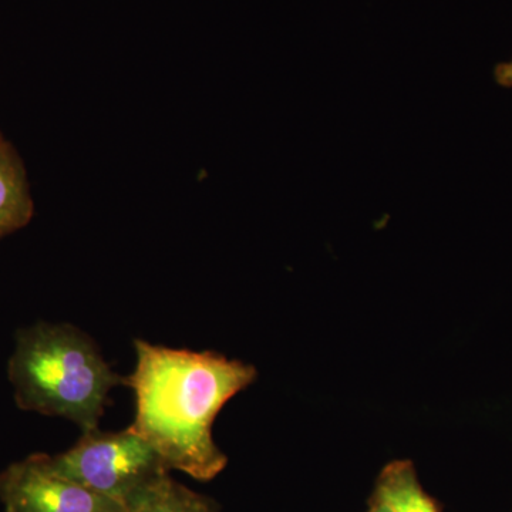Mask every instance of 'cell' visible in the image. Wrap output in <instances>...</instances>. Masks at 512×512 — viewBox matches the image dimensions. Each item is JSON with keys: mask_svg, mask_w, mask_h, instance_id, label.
<instances>
[{"mask_svg": "<svg viewBox=\"0 0 512 512\" xmlns=\"http://www.w3.org/2000/svg\"><path fill=\"white\" fill-rule=\"evenodd\" d=\"M375 503L390 512H439L409 461H396L384 468L377 481Z\"/></svg>", "mask_w": 512, "mask_h": 512, "instance_id": "obj_6", "label": "cell"}, {"mask_svg": "<svg viewBox=\"0 0 512 512\" xmlns=\"http://www.w3.org/2000/svg\"><path fill=\"white\" fill-rule=\"evenodd\" d=\"M56 473L121 505L170 473L163 458L128 427L123 431H86L70 450L49 456Z\"/></svg>", "mask_w": 512, "mask_h": 512, "instance_id": "obj_3", "label": "cell"}, {"mask_svg": "<svg viewBox=\"0 0 512 512\" xmlns=\"http://www.w3.org/2000/svg\"><path fill=\"white\" fill-rule=\"evenodd\" d=\"M126 512H218V508L214 500L177 483L168 473L131 500Z\"/></svg>", "mask_w": 512, "mask_h": 512, "instance_id": "obj_7", "label": "cell"}, {"mask_svg": "<svg viewBox=\"0 0 512 512\" xmlns=\"http://www.w3.org/2000/svg\"><path fill=\"white\" fill-rule=\"evenodd\" d=\"M493 76L498 86L512 89V60L495 64Z\"/></svg>", "mask_w": 512, "mask_h": 512, "instance_id": "obj_8", "label": "cell"}, {"mask_svg": "<svg viewBox=\"0 0 512 512\" xmlns=\"http://www.w3.org/2000/svg\"><path fill=\"white\" fill-rule=\"evenodd\" d=\"M136 369L126 386L136 397L130 429L143 437L168 470L214 480L228 464L212 426L222 407L255 382L256 369L214 352L134 342Z\"/></svg>", "mask_w": 512, "mask_h": 512, "instance_id": "obj_1", "label": "cell"}, {"mask_svg": "<svg viewBox=\"0 0 512 512\" xmlns=\"http://www.w3.org/2000/svg\"><path fill=\"white\" fill-rule=\"evenodd\" d=\"M8 375L20 409L63 417L82 433L99 429L110 390L126 386L93 340L67 323L20 330Z\"/></svg>", "mask_w": 512, "mask_h": 512, "instance_id": "obj_2", "label": "cell"}, {"mask_svg": "<svg viewBox=\"0 0 512 512\" xmlns=\"http://www.w3.org/2000/svg\"><path fill=\"white\" fill-rule=\"evenodd\" d=\"M5 140V138L2 137V134H0V141Z\"/></svg>", "mask_w": 512, "mask_h": 512, "instance_id": "obj_10", "label": "cell"}, {"mask_svg": "<svg viewBox=\"0 0 512 512\" xmlns=\"http://www.w3.org/2000/svg\"><path fill=\"white\" fill-rule=\"evenodd\" d=\"M370 512H390L389 510H386V508L382 507V505L376 504L373 505L372 511Z\"/></svg>", "mask_w": 512, "mask_h": 512, "instance_id": "obj_9", "label": "cell"}, {"mask_svg": "<svg viewBox=\"0 0 512 512\" xmlns=\"http://www.w3.org/2000/svg\"><path fill=\"white\" fill-rule=\"evenodd\" d=\"M33 214L25 165L8 141H0V238L25 228Z\"/></svg>", "mask_w": 512, "mask_h": 512, "instance_id": "obj_5", "label": "cell"}, {"mask_svg": "<svg viewBox=\"0 0 512 512\" xmlns=\"http://www.w3.org/2000/svg\"><path fill=\"white\" fill-rule=\"evenodd\" d=\"M5 512H126L124 505L56 473L47 454H32L0 471Z\"/></svg>", "mask_w": 512, "mask_h": 512, "instance_id": "obj_4", "label": "cell"}]
</instances>
